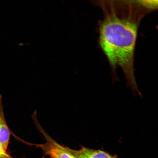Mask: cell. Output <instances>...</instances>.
I'll return each instance as SVG.
<instances>
[{"mask_svg": "<svg viewBox=\"0 0 158 158\" xmlns=\"http://www.w3.org/2000/svg\"><path fill=\"white\" fill-rule=\"evenodd\" d=\"M33 118L37 129L43 134L46 140V142L42 144L29 143V145L40 148L45 155L48 156L51 158H74L67 150L66 147L57 143L43 129L37 120L36 112L33 114Z\"/></svg>", "mask_w": 158, "mask_h": 158, "instance_id": "2", "label": "cell"}, {"mask_svg": "<svg viewBox=\"0 0 158 158\" xmlns=\"http://www.w3.org/2000/svg\"><path fill=\"white\" fill-rule=\"evenodd\" d=\"M66 148L74 158H116L100 150L91 149L84 147L78 150L70 149L68 147H66Z\"/></svg>", "mask_w": 158, "mask_h": 158, "instance_id": "3", "label": "cell"}, {"mask_svg": "<svg viewBox=\"0 0 158 158\" xmlns=\"http://www.w3.org/2000/svg\"><path fill=\"white\" fill-rule=\"evenodd\" d=\"M156 28L158 30V25L156 26Z\"/></svg>", "mask_w": 158, "mask_h": 158, "instance_id": "6", "label": "cell"}, {"mask_svg": "<svg viewBox=\"0 0 158 158\" xmlns=\"http://www.w3.org/2000/svg\"><path fill=\"white\" fill-rule=\"evenodd\" d=\"M10 135L8 127L5 118L2 97L0 94V143L6 151L8 147Z\"/></svg>", "mask_w": 158, "mask_h": 158, "instance_id": "4", "label": "cell"}, {"mask_svg": "<svg viewBox=\"0 0 158 158\" xmlns=\"http://www.w3.org/2000/svg\"><path fill=\"white\" fill-rule=\"evenodd\" d=\"M0 158H13L7 153L0 143Z\"/></svg>", "mask_w": 158, "mask_h": 158, "instance_id": "5", "label": "cell"}, {"mask_svg": "<svg viewBox=\"0 0 158 158\" xmlns=\"http://www.w3.org/2000/svg\"><path fill=\"white\" fill-rule=\"evenodd\" d=\"M103 11L98 23V42L108 59L114 80L116 70L123 71L128 85L140 94L135 76L134 60L138 30L149 14L138 1H96Z\"/></svg>", "mask_w": 158, "mask_h": 158, "instance_id": "1", "label": "cell"}]
</instances>
